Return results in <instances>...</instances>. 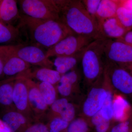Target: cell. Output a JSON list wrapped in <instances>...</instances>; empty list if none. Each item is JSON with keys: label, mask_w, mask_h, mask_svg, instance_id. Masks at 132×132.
Returning a JSON list of instances; mask_svg holds the SVG:
<instances>
[{"label": "cell", "mask_w": 132, "mask_h": 132, "mask_svg": "<svg viewBox=\"0 0 132 132\" xmlns=\"http://www.w3.org/2000/svg\"><path fill=\"white\" fill-rule=\"evenodd\" d=\"M82 52L73 56L56 57L53 63L56 71L62 75L75 69L78 62L80 61Z\"/></svg>", "instance_id": "obj_22"}, {"label": "cell", "mask_w": 132, "mask_h": 132, "mask_svg": "<svg viewBox=\"0 0 132 132\" xmlns=\"http://www.w3.org/2000/svg\"><path fill=\"white\" fill-rule=\"evenodd\" d=\"M90 119L88 121L90 127L95 132H109L112 127L111 121L103 118L100 111Z\"/></svg>", "instance_id": "obj_25"}, {"label": "cell", "mask_w": 132, "mask_h": 132, "mask_svg": "<svg viewBox=\"0 0 132 132\" xmlns=\"http://www.w3.org/2000/svg\"><path fill=\"white\" fill-rule=\"evenodd\" d=\"M120 6L132 9V0L121 1Z\"/></svg>", "instance_id": "obj_34"}, {"label": "cell", "mask_w": 132, "mask_h": 132, "mask_svg": "<svg viewBox=\"0 0 132 132\" xmlns=\"http://www.w3.org/2000/svg\"><path fill=\"white\" fill-rule=\"evenodd\" d=\"M104 52L106 61L123 68L132 64V47L123 42L106 39Z\"/></svg>", "instance_id": "obj_8"}, {"label": "cell", "mask_w": 132, "mask_h": 132, "mask_svg": "<svg viewBox=\"0 0 132 132\" xmlns=\"http://www.w3.org/2000/svg\"><path fill=\"white\" fill-rule=\"evenodd\" d=\"M0 55L3 61V75L16 77L31 68L32 65L10 52L6 46H0Z\"/></svg>", "instance_id": "obj_12"}, {"label": "cell", "mask_w": 132, "mask_h": 132, "mask_svg": "<svg viewBox=\"0 0 132 132\" xmlns=\"http://www.w3.org/2000/svg\"><path fill=\"white\" fill-rule=\"evenodd\" d=\"M24 78L27 86L29 106L34 119L35 122L42 121L46 118L50 107L44 101L37 83L31 79Z\"/></svg>", "instance_id": "obj_11"}, {"label": "cell", "mask_w": 132, "mask_h": 132, "mask_svg": "<svg viewBox=\"0 0 132 132\" xmlns=\"http://www.w3.org/2000/svg\"><path fill=\"white\" fill-rule=\"evenodd\" d=\"M89 121L85 118H75L69 123L65 132H90Z\"/></svg>", "instance_id": "obj_26"}, {"label": "cell", "mask_w": 132, "mask_h": 132, "mask_svg": "<svg viewBox=\"0 0 132 132\" xmlns=\"http://www.w3.org/2000/svg\"><path fill=\"white\" fill-rule=\"evenodd\" d=\"M31 79H34L39 82H48L56 87L60 80L62 75L56 70L39 67L29 69L26 72L17 75Z\"/></svg>", "instance_id": "obj_16"}, {"label": "cell", "mask_w": 132, "mask_h": 132, "mask_svg": "<svg viewBox=\"0 0 132 132\" xmlns=\"http://www.w3.org/2000/svg\"><path fill=\"white\" fill-rule=\"evenodd\" d=\"M116 17L128 31L132 29V9L120 6L118 8Z\"/></svg>", "instance_id": "obj_28"}, {"label": "cell", "mask_w": 132, "mask_h": 132, "mask_svg": "<svg viewBox=\"0 0 132 132\" xmlns=\"http://www.w3.org/2000/svg\"><path fill=\"white\" fill-rule=\"evenodd\" d=\"M99 80L93 85L82 104V114L89 119L100 111L107 95L108 85L104 76L103 84H98Z\"/></svg>", "instance_id": "obj_9"}, {"label": "cell", "mask_w": 132, "mask_h": 132, "mask_svg": "<svg viewBox=\"0 0 132 132\" xmlns=\"http://www.w3.org/2000/svg\"><path fill=\"white\" fill-rule=\"evenodd\" d=\"M120 2L119 0H101L97 14L98 24L106 19L116 16Z\"/></svg>", "instance_id": "obj_21"}, {"label": "cell", "mask_w": 132, "mask_h": 132, "mask_svg": "<svg viewBox=\"0 0 132 132\" xmlns=\"http://www.w3.org/2000/svg\"><path fill=\"white\" fill-rule=\"evenodd\" d=\"M13 100L16 110L31 123L35 121L28 101V90L24 77L16 76L14 85Z\"/></svg>", "instance_id": "obj_10"}, {"label": "cell", "mask_w": 132, "mask_h": 132, "mask_svg": "<svg viewBox=\"0 0 132 132\" xmlns=\"http://www.w3.org/2000/svg\"><path fill=\"white\" fill-rule=\"evenodd\" d=\"M125 69L127 70L132 76V64L128 66L126 68H125Z\"/></svg>", "instance_id": "obj_36"}, {"label": "cell", "mask_w": 132, "mask_h": 132, "mask_svg": "<svg viewBox=\"0 0 132 132\" xmlns=\"http://www.w3.org/2000/svg\"><path fill=\"white\" fill-rule=\"evenodd\" d=\"M0 4H1V1H0Z\"/></svg>", "instance_id": "obj_37"}, {"label": "cell", "mask_w": 132, "mask_h": 132, "mask_svg": "<svg viewBox=\"0 0 132 132\" xmlns=\"http://www.w3.org/2000/svg\"><path fill=\"white\" fill-rule=\"evenodd\" d=\"M69 124L60 117H55L48 119L46 125L49 132H65Z\"/></svg>", "instance_id": "obj_29"}, {"label": "cell", "mask_w": 132, "mask_h": 132, "mask_svg": "<svg viewBox=\"0 0 132 132\" xmlns=\"http://www.w3.org/2000/svg\"><path fill=\"white\" fill-rule=\"evenodd\" d=\"M3 62L2 59L0 55V77H2L3 75Z\"/></svg>", "instance_id": "obj_35"}, {"label": "cell", "mask_w": 132, "mask_h": 132, "mask_svg": "<svg viewBox=\"0 0 132 132\" xmlns=\"http://www.w3.org/2000/svg\"><path fill=\"white\" fill-rule=\"evenodd\" d=\"M106 39H99L92 42L82 52L81 61L85 80L93 85L102 78L104 73L105 59L104 48Z\"/></svg>", "instance_id": "obj_3"}, {"label": "cell", "mask_w": 132, "mask_h": 132, "mask_svg": "<svg viewBox=\"0 0 132 132\" xmlns=\"http://www.w3.org/2000/svg\"><path fill=\"white\" fill-rule=\"evenodd\" d=\"M95 40L85 36L74 34L68 36L46 52L47 58L52 57L73 56L81 53Z\"/></svg>", "instance_id": "obj_5"}, {"label": "cell", "mask_w": 132, "mask_h": 132, "mask_svg": "<svg viewBox=\"0 0 132 132\" xmlns=\"http://www.w3.org/2000/svg\"><path fill=\"white\" fill-rule=\"evenodd\" d=\"M101 0H82V3L88 13L97 22V14Z\"/></svg>", "instance_id": "obj_30"}, {"label": "cell", "mask_w": 132, "mask_h": 132, "mask_svg": "<svg viewBox=\"0 0 132 132\" xmlns=\"http://www.w3.org/2000/svg\"><path fill=\"white\" fill-rule=\"evenodd\" d=\"M6 46L13 54L31 65L51 69L54 66L53 62L47 57L46 52L38 46L20 43Z\"/></svg>", "instance_id": "obj_7"}, {"label": "cell", "mask_w": 132, "mask_h": 132, "mask_svg": "<svg viewBox=\"0 0 132 132\" xmlns=\"http://www.w3.org/2000/svg\"><path fill=\"white\" fill-rule=\"evenodd\" d=\"M99 25L102 34L105 39H119L128 31L116 16L104 20Z\"/></svg>", "instance_id": "obj_17"}, {"label": "cell", "mask_w": 132, "mask_h": 132, "mask_svg": "<svg viewBox=\"0 0 132 132\" xmlns=\"http://www.w3.org/2000/svg\"><path fill=\"white\" fill-rule=\"evenodd\" d=\"M19 1L24 15L40 20H61L55 0H21Z\"/></svg>", "instance_id": "obj_6"}, {"label": "cell", "mask_w": 132, "mask_h": 132, "mask_svg": "<svg viewBox=\"0 0 132 132\" xmlns=\"http://www.w3.org/2000/svg\"><path fill=\"white\" fill-rule=\"evenodd\" d=\"M24 132H49L47 126L42 121H36L31 124Z\"/></svg>", "instance_id": "obj_32"}, {"label": "cell", "mask_w": 132, "mask_h": 132, "mask_svg": "<svg viewBox=\"0 0 132 132\" xmlns=\"http://www.w3.org/2000/svg\"><path fill=\"white\" fill-rule=\"evenodd\" d=\"M20 31L17 27L5 24L0 20V43L19 40L21 37Z\"/></svg>", "instance_id": "obj_23"}, {"label": "cell", "mask_w": 132, "mask_h": 132, "mask_svg": "<svg viewBox=\"0 0 132 132\" xmlns=\"http://www.w3.org/2000/svg\"><path fill=\"white\" fill-rule=\"evenodd\" d=\"M24 30L33 45L49 48L75 34L61 20H40L22 14L16 26Z\"/></svg>", "instance_id": "obj_1"}, {"label": "cell", "mask_w": 132, "mask_h": 132, "mask_svg": "<svg viewBox=\"0 0 132 132\" xmlns=\"http://www.w3.org/2000/svg\"><path fill=\"white\" fill-rule=\"evenodd\" d=\"M15 79L16 77H12L0 81V105L5 109H15L13 100Z\"/></svg>", "instance_id": "obj_20"}, {"label": "cell", "mask_w": 132, "mask_h": 132, "mask_svg": "<svg viewBox=\"0 0 132 132\" xmlns=\"http://www.w3.org/2000/svg\"><path fill=\"white\" fill-rule=\"evenodd\" d=\"M20 17L16 1H1L0 20L5 24L14 26L13 24L16 22H19Z\"/></svg>", "instance_id": "obj_18"}, {"label": "cell", "mask_w": 132, "mask_h": 132, "mask_svg": "<svg viewBox=\"0 0 132 132\" xmlns=\"http://www.w3.org/2000/svg\"><path fill=\"white\" fill-rule=\"evenodd\" d=\"M117 40L125 42L132 47V29L127 32L122 38Z\"/></svg>", "instance_id": "obj_33"}, {"label": "cell", "mask_w": 132, "mask_h": 132, "mask_svg": "<svg viewBox=\"0 0 132 132\" xmlns=\"http://www.w3.org/2000/svg\"><path fill=\"white\" fill-rule=\"evenodd\" d=\"M55 2L62 21L74 33L95 40L105 39L98 22L88 13L82 1L57 0Z\"/></svg>", "instance_id": "obj_2"}, {"label": "cell", "mask_w": 132, "mask_h": 132, "mask_svg": "<svg viewBox=\"0 0 132 132\" xmlns=\"http://www.w3.org/2000/svg\"><path fill=\"white\" fill-rule=\"evenodd\" d=\"M76 114V110L74 104L69 102L68 99L62 97L57 99L50 107L46 119L60 117L70 123L75 118Z\"/></svg>", "instance_id": "obj_13"}, {"label": "cell", "mask_w": 132, "mask_h": 132, "mask_svg": "<svg viewBox=\"0 0 132 132\" xmlns=\"http://www.w3.org/2000/svg\"><path fill=\"white\" fill-rule=\"evenodd\" d=\"M111 89V87L108 85L107 95L100 112L103 118L107 120L112 121L113 119V104L114 96L110 90Z\"/></svg>", "instance_id": "obj_27"}, {"label": "cell", "mask_w": 132, "mask_h": 132, "mask_svg": "<svg viewBox=\"0 0 132 132\" xmlns=\"http://www.w3.org/2000/svg\"><path fill=\"white\" fill-rule=\"evenodd\" d=\"M1 120L11 132H24L32 124L15 109H6Z\"/></svg>", "instance_id": "obj_14"}, {"label": "cell", "mask_w": 132, "mask_h": 132, "mask_svg": "<svg viewBox=\"0 0 132 132\" xmlns=\"http://www.w3.org/2000/svg\"><path fill=\"white\" fill-rule=\"evenodd\" d=\"M80 79V75L75 69L62 75L56 86L58 93L64 98L71 97L78 89Z\"/></svg>", "instance_id": "obj_15"}, {"label": "cell", "mask_w": 132, "mask_h": 132, "mask_svg": "<svg viewBox=\"0 0 132 132\" xmlns=\"http://www.w3.org/2000/svg\"><path fill=\"white\" fill-rule=\"evenodd\" d=\"M113 119L118 122L127 121L130 117L131 107L128 101L121 95L114 97Z\"/></svg>", "instance_id": "obj_19"}, {"label": "cell", "mask_w": 132, "mask_h": 132, "mask_svg": "<svg viewBox=\"0 0 132 132\" xmlns=\"http://www.w3.org/2000/svg\"><path fill=\"white\" fill-rule=\"evenodd\" d=\"M36 83L44 101L50 107L58 99V93L56 87L48 82Z\"/></svg>", "instance_id": "obj_24"}, {"label": "cell", "mask_w": 132, "mask_h": 132, "mask_svg": "<svg viewBox=\"0 0 132 132\" xmlns=\"http://www.w3.org/2000/svg\"><path fill=\"white\" fill-rule=\"evenodd\" d=\"M103 76L110 87L132 99V76L127 70L105 60Z\"/></svg>", "instance_id": "obj_4"}, {"label": "cell", "mask_w": 132, "mask_h": 132, "mask_svg": "<svg viewBox=\"0 0 132 132\" xmlns=\"http://www.w3.org/2000/svg\"><path fill=\"white\" fill-rule=\"evenodd\" d=\"M109 132H132V126L129 121L118 122L112 126Z\"/></svg>", "instance_id": "obj_31"}]
</instances>
